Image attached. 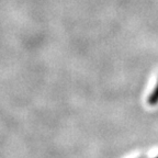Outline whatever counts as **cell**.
Masks as SVG:
<instances>
[{
    "label": "cell",
    "instance_id": "cell-1",
    "mask_svg": "<svg viewBox=\"0 0 158 158\" xmlns=\"http://www.w3.org/2000/svg\"><path fill=\"white\" fill-rule=\"evenodd\" d=\"M148 103L151 104V106H155V104L158 103V80L154 90L149 94V97H148Z\"/></svg>",
    "mask_w": 158,
    "mask_h": 158
},
{
    "label": "cell",
    "instance_id": "cell-2",
    "mask_svg": "<svg viewBox=\"0 0 158 158\" xmlns=\"http://www.w3.org/2000/svg\"><path fill=\"white\" fill-rule=\"evenodd\" d=\"M156 158H158V157H156Z\"/></svg>",
    "mask_w": 158,
    "mask_h": 158
}]
</instances>
